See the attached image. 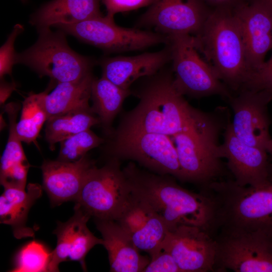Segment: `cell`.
Here are the masks:
<instances>
[{"instance_id": "cell-1", "label": "cell", "mask_w": 272, "mask_h": 272, "mask_svg": "<svg viewBox=\"0 0 272 272\" xmlns=\"http://www.w3.org/2000/svg\"><path fill=\"white\" fill-rule=\"evenodd\" d=\"M123 170L132 193L153 209L168 231L180 225H190L217 236L220 230L217 206L208 191H190L166 175L140 169L132 162Z\"/></svg>"}, {"instance_id": "cell-2", "label": "cell", "mask_w": 272, "mask_h": 272, "mask_svg": "<svg viewBox=\"0 0 272 272\" xmlns=\"http://www.w3.org/2000/svg\"><path fill=\"white\" fill-rule=\"evenodd\" d=\"M149 78L137 94L138 104L123 116L114 135L152 132L172 137L200 115L202 111L190 106L176 88L172 69Z\"/></svg>"}, {"instance_id": "cell-3", "label": "cell", "mask_w": 272, "mask_h": 272, "mask_svg": "<svg viewBox=\"0 0 272 272\" xmlns=\"http://www.w3.org/2000/svg\"><path fill=\"white\" fill-rule=\"evenodd\" d=\"M194 37L199 52L219 79L230 90H240L249 80L251 70L233 10L212 9Z\"/></svg>"}, {"instance_id": "cell-4", "label": "cell", "mask_w": 272, "mask_h": 272, "mask_svg": "<svg viewBox=\"0 0 272 272\" xmlns=\"http://www.w3.org/2000/svg\"><path fill=\"white\" fill-rule=\"evenodd\" d=\"M204 189L216 202L220 229L272 235V176L257 186H241L234 180H216Z\"/></svg>"}, {"instance_id": "cell-5", "label": "cell", "mask_w": 272, "mask_h": 272, "mask_svg": "<svg viewBox=\"0 0 272 272\" xmlns=\"http://www.w3.org/2000/svg\"><path fill=\"white\" fill-rule=\"evenodd\" d=\"M222 124L212 114L201 112L188 127L173 135L182 181L205 188L223 172L219 136Z\"/></svg>"}, {"instance_id": "cell-6", "label": "cell", "mask_w": 272, "mask_h": 272, "mask_svg": "<svg viewBox=\"0 0 272 272\" xmlns=\"http://www.w3.org/2000/svg\"><path fill=\"white\" fill-rule=\"evenodd\" d=\"M36 42L16 54V63L24 64L41 77L48 76L57 83L76 81L92 73L96 61L77 53L67 44L65 33L50 27L37 29Z\"/></svg>"}, {"instance_id": "cell-7", "label": "cell", "mask_w": 272, "mask_h": 272, "mask_svg": "<svg viewBox=\"0 0 272 272\" xmlns=\"http://www.w3.org/2000/svg\"><path fill=\"white\" fill-rule=\"evenodd\" d=\"M131 194L120 160L111 157L103 167L89 170L75 206L94 218L116 221Z\"/></svg>"}, {"instance_id": "cell-8", "label": "cell", "mask_w": 272, "mask_h": 272, "mask_svg": "<svg viewBox=\"0 0 272 272\" xmlns=\"http://www.w3.org/2000/svg\"><path fill=\"white\" fill-rule=\"evenodd\" d=\"M167 36L174 84L182 95L196 98L215 95L228 98L231 95L229 89L201 56L194 36L176 34Z\"/></svg>"}, {"instance_id": "cell-9", "label": "cell", "mask_w": 272, "mask_h": 272, "mask_svg": "<svg viewBox=\"0 0 272 272\" xmlns=\"http://www.w3.org/2000/svg\"><path fill=\"white\" fill-rule=\"evenodd\" d=\"M215 239V271L272 272L271 234L221 228Z\"/></svg>"}, {"instance_id": "cell-10", "label": "cell", "mask_w": 272, "mask_h": 272, "mask_svg": "<svg viewBox=\"0 0 272 272\" xmlns=\"http://www.w3.org/2000/svg\"><path fill=\"white\" fill-rule=\"evenodd\" d=\"M113 18L102 15L75 24L53 27L106 53L142 50L159 44H166L168 41L167 36L157 32L120 27Z\"/></svg>"}, {"instance_id": "cell-11", "label": "cell", "mask_w": 272, "mask_h": 272, "mask_svg": "<svg viewBox=\"0 0 272 272\" xmlns=\"http://www.w3.org/2000/svg\"><path fill=\"white\" fill-rule=\"evenodd\" d=\"M108 148L112 157L134 161L157 174L183 181L176 149L168 135L152 132L114 135Z\"/></svg>"}, {"instance_id": "cell-12", "label": "cell", "mask_w": 272, "mask_h": 272, "mask_svg": "<svg viewBox=\"0 0 272 272\" xmlns=\"http://www.w3.org/2000/svg\"><path fill=\"white\" fill-rule=\"evenodd\" d=\"M212 10L202 0H154L138 19L136 27L153 28L166 36H195Z\"/></svg>"}, {"instance_id": "cell-13", "label": "cell", "mask_w": 272, "mask_h": 272, "mask_svg": "<svg viewBox=\"0 0 272 272\" xmlns=\"http://www.w3.org/2000/svg\"><path fill=\"white\" fill-rule=\"evenodd\" d=\"M228 98L233 113L230 124L235 135L248 145L267 151L271 139L267 108L272 92L242 88Z\"/></svg>"}, {"instance_id": "cell-14", "label": "cell", "mask_w": 272, "mask_h": 272, "mask_svg": "<svg viewBox=\"0 0 272 272\" xmlns=\"http://www.w3.org/2000/svg\"><path fill=\"white\" fill-rule=\"evenodd\" d=\"M161 247L171 254L181 272L215 271V237L198 227L183 225L168 231Z\"/></svg>"}, {"instance_id": "cell-15", "label": "cell", "mask_w": 272, "mask_h": 272, "mask_svg": "<svg viewBox=\"0 0 272 272\" xmlns=\"http://www.w3.org/2000/svg\"><path fill=\"white\" fill-rule=\"evenodd\" d=\"M223 142L219 146L221 158L227 166L234 181L241 186H257L265 182L272 176V165L268 153L262 148L248 145L234 133L228 121L224 132Z\"/></svg>"}, {"instance_id": "cell-16", "label": "cell", "mask_w": 272, "mask_h": 272, "mask_svg": "<svg viewBox=\"0 0 272 272\" xmlns=\"http://www.w3.org/2000/svg\"><path fill=\"white\" fill-rule=\"evenodd\" d=\"M233 13L252 74L264 62L266 54L272 49V11L257 1L248 0Z\"/></svg>"}, {"instance_id": "cell-17", "label": "cell", "mask_w": 272, "mask_h": 272, "mask_svg": "<svg viewBox=\"0 0 272 272\" xmlns=\"http://www.w3.org/2000/svg\"><path fill=\"white\" fill-rule=\"evenodd\" d=\"M116 221L127 233L137 248L147 252L150 257L161 248L168 231L165 224L153 209L132 193Z\"/></svg>"}, {"instance_id": "cell-18", "label": "cell", "mask_w": 272, "mask_h": 272, "mask_svg": "<svg viewBox=\"0 0 272 272\" xmlns=\"http://www.w3.org/2000/svg\"><path fill=\"white\" fill-rule=\"evenodd\" d=\"M95 165L87 155L75 162L44 160L41 166L42 188L52 206L78 198L86 175Z\"/></svg>"}, {"instance_id": "cell-19", "label": "cell", "mask_w": 272, "mask_h": 272, "mask_svg": "<svg viewBox=\"0 0 272 272\" xmlns=\"http://www.w3.org/2000/svg\"><path fill=\"white\" fill-rule=\"evenodd\" d=\"M165 45L164 48L157 52L102 58L98 62L102 69V76L121 88L129 89L137 80L154 75L171 61L170 48L167 44Z\"/></svg>"}, {"instance_id": "cell-20", "label": "cell", "mask_w": 272, "mask_h": 272, "mask_svg": "<svg viewBox=\"0 0 272 272\" xmlns=\"http://www.w3.org/2000/svg\"><path fill=\"white\" fill-rule=\"evenodd\" d=\"M102 235V245L109 257L110 271H143L150 260L140 254L132 241L119 223L114 220L95 218Z\"/></svg>"}, {"instance_id": "cell-21", "label": "cell", "mask_w": 272, "mask_h": 272, "mask_svg": "<svg viewBox=\"0 0 272 272\" xmlns=\"http://www.w3.org/2000/svg\"><path fill=\"white\" fill-rule=\"evenodd\" d=\"M19 107L15 103L5 106L9 120V134L1 159L0 182L4 188L25 189L30 165L17 132L16 120Z\"/></svg>"}, {"instance_id": "cell-22", "label": "cell", "mask_w": 272, "mask_h": 272, "mask_svg": "<svg viewBox=\"0 0 272 272\" xmlns=\"http://www.w3.org/2000/svg\"><path fill=\"white\" fill-rule=\"evenodd\" d=\"M42 189L37 183H29L26 190L4 188L0 196V222L12 227L16 238L34 237V232L27 227L26 221L29 211L41 196Z\"/></svg>"}, {"instance_id": "cell-23", "label": "cell", "mask_w": 272, "mask_h": 272, "mask_svg": "<svg viewBox=\"0 0 272 272\" xmlns=\"http://www.w3.org/2000/svg\"><path fill=\"white\" fill-rule=\"evenodd\" d=\"M101 0H52L31 15L29 23L36 29L72 24L102 16Z\"/></svg>"}, {"instance_id": "cell-24", "label": "cell", "mask_w": 272, "mask_h": 272, "mask_svg": "<svg viewBox=\"0 0 272 272\" xmlns=\"http://www.w3.org/2000/svg\"><path fill=\"white\" fill-rule=\"evenodd\" d=\"M94 78L92 73L76 81L57 83L46 94L44 104L48 118L69 111L89 109L91 87Z\"/></svg>"}, {"instance_id": "cell-25", "label": "cell", "mask_w": 272, "mask_h": 272, "mask_svg": "<svg viewBox=\"0 0 272 272\" xmlns=\"http://www.w3.org/2000/svg\"><path fill=\"white\" fill-rule=\"evenodd\" d=\"M130 89H124L103 77L94 78L91 87V109L106 129L111 125L122 108L124 100L131 94Z\"/></svg>"}, {"instance_id": "cell-26", "label": "cell", "mask_w": 272, "mask_h": 272, "mask_svg": "<svg viewBox=\"0 0 272 272\" xmlns=\"http://www.w3.org/2000/svg\"><path fill=\"white\" fill-rule=\"evenodd\" d=\"M98 124L100 121L91 107L69 111L48 118L45 139L52 150L56 143Z\"/></svg>"}, {"instance_id": "cell-27", "label": "cell", "mask_w": 272, "mask_h": 272, "mask_svg": "<svg viewBox=\"0 0 272 272\" xmlns=\"http://www.w3.org/2000/svg\"><path fill=\"white\" fill-rule=\"evenodd\" d=\"M46 92L30 93L22 103L21 117L17 123V132L22 142H35L43 124L48 119L44 104Z\"/></svg>"}, {"instance_id": "cell-28", "label": "cell", "mask_w": 272, "mask_h": 272, "mask_svg": "<svg viewBox=\"0 0 272 272\" xmlns=\"http://www.w3.org/2000/svg\"><path fill=\"white\" fill-rule=\"evenodd\" d=\"M74 211V225L69 260L79 262L86 270V255L95 245H102V239L96 237L88 229L87 223L91 217L77 206H75Z\"/></svg>"}, {"instance_id": "cell-29", "label": "cell", "mask_w": 272, "mask_h": 272, "mask_svg": "<svg viewBox=\"0 0 272 272\" xmlns=\"http://www.w3.org/2000/svg\"><path fill=\"white\" fill-rule=\"evenodd\" d=\"M51 254L52 252H50L42 243L31 241L18 252L14 267L11 271H48Z\"/></svg>"}, {"instance_id": "cell-30", "label": "cell", "mask_w": 272, "mask_h": 272, "mask_svg": "<svg viewBox=\"0 0 272 272\" xmlns=\"http://www.w3.org/2000/svg\"><path fill=\"white\" fill-rule=\"evenodd\" d=\"M104 140L90 129L72 135L60 143L57 160L75 162L86 155L87 153L101 145Z\"/></svg>"}, {"instance_id": "cell-31", "label": "cell", "mask_w": 272, "mask_h": 272, "mask_svg": "<svg viewBox=\"0 0 272 272\" xmlns=\"http://www.w3.org/2000/svg\"><path fill=\"white\" fill-rule=\"evenodd\" d=\"M24 31L22 25L17 24L0 49V76L1 80L6 75H11L12 67L16 64L17 53L14 44L17 37Z\"/></svg>"}, {"instance_id": "cell-32", "label": "cell", "mask_w": 272, "mask_h": 272, "mask_svg": "<svg viewBox=\"0 0 272 272\" xmlns=\"http://www.w3.org/2000/svg\"><path fill=\"white\" fill-rule=\"evenodd\" d=\"M242 88L266 90L272 92V55L251 74L249 80Z\"/></svg>"}, {"instance_id": "cell-33", "label": "cell", "mask_w": 272, "mask_h": 272, "mask_svg": "<svg viewBox=\"0 0 272 272\" xmlns=\"http://www.w3.org/2000/svg\"><path fill=\"white\" fill-rule=\"evenodd\" d=\"M143 271L181 272L173 256L161 247L151 257L150 261Z\"/></svg>"}, {"instance_id": "cell-34", "label": "cell", "mask_w": 272, "mask_h": 272, "mask_svg": "<svg viewBox=\"0 0 272 272\" xmlns=\"http://www.w3.org/2000/svg\"><path fill=\"white\" fill-rule=\"evenodd\" d=\"M154 0H101L105 6L107 16L114 18L118 13L127 12L150 6Z\"/></svg>"}, {"instance_id": "cell-35", "label": "cell", "mask_w": 272, "mask_h": 272, "mask_svg": "<svg viewBox=\"0 0 272 272\" xmlns=\"http://www.w3.org/2000/svg\"><path fill=\"white\" fill-rule=\"evenodd\" d=\"M211 9L233 10L248 0H202Z\"/></svg>"}, {"instance_id": "cell-36", "label": "cell", "mask_w": 272, "mask_h": 272, "mask_svg": "<svg viewBox=\"0 0 272 272\" xmlns=\"http://www.w3.org/2000/svg\"><path fill=\"white\" fill-rule=\"evenodd\" d=\"M15 86L13 84L1 83V103L3 104L6 100L8 96L15 89Z\"/></svg>"}, {"instance_id": "cell-37", "label": "cell", "mask_w": 272, "mask_h": 272, "mask_svg": "<svg viewBox=\"0 0 272 272\" xmlns=\"http://www.w3.org/2000/svg\"><path fill=\"white\" fill-rule=\"evenodd\" d=\"M257 1L266 7H267L268 8H269L270 10L272 11V0H254Z\"/></svg>"}, {"instance_id": "cell-38", "label": "cell", "mask_w": 272, "mask_h": 272, "mask_svg": "<svg viewBox=\"0 0 272 272\" xmlns=\"http://www.w3.org/2000/svg\"><path fill=\"white\" fill-rule=\"evenodd\" d=\"M267 152L268 154H270L272 158V138L269 142V144L267 148Z\"/></svg>"}]
</instances>
